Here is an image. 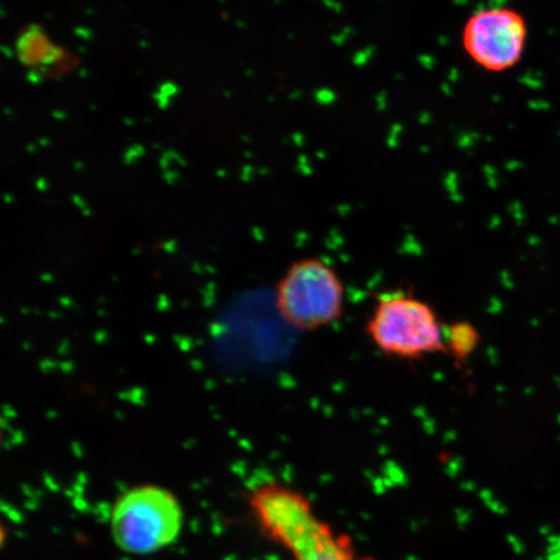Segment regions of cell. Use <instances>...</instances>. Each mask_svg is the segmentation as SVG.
Wrapping results in <instances>:
<instances>
[{
  "label": "cell",
  "instance_id": "3",
  "mask_svg": "<svg viewBox=\"0 0 560 560\" xmlns=\"http://www.w3.org/2000/svg\"><path fill=\"white\" fill-rule=\"evenodd\" d=\"M185 511L172 490L156 485L131 487L118 497L110 514L117 548L150 556L170 548L184 530Z\"/></svg>",
  "mask_w": 560,
  "mask_h": 560
},
{
  "label": "cell",
  "instance_id": "6",
  "mask_svg": "<svg viewBox=\"0 0 560 560\" xmlns=\"http://www.w3.org/2000/svg\"><path fill=\"white\" fill-rule=\"evenodd\" d=\"M446 354L465 361L471 357L480 342V335L470 322H455L446 326Z\"/></svg>",
  "mask_w": 560,
  "mask_h": 560
},
{
  "label": "cell",
  "instance_id": "2",
  "mask_svg": "<svg viewBox=\"0 0 560 560\" xmlns=\"http://www.w3.org/2000/svg\"><path fill=\"white\" fill-rule=\"evenodd\" d=\"M346 284L334 266L317 256L293 261L280 277L275 303L279 317L298 331L324 330L346 311Z\"/></svg>",
  "mask_w": 560,
  "mask_h": 560
},
{
  "label": "cell",
  "instance_id": "1",
  "mask_svg": "<svg viewBox=\"0 0 560 560\" xmlns=\"http://www.w3.org/2000/svg\"><path fill=\"white\" fill-rule=\"evenodd\" d=\"M365 332L384 355L419 361L446 354V326L433 306L408 290H394L376 298Z\"/></svg>",
  "mask_w": 560,
  "mask_h": 560
},
{
  "label": "cell",
  "instance_id": "4",
  "mask_svg": "<svg viewBox=\"0 0 560 560\" xmlns=\"http://www.w3.org/2000/svg\"><path fill=\"white\" fill-rule=\"evenodd\" d=\"M527 39V21L509 7H487L474 12L460 34L468 58L490 73L508 72L520 65Z\"/></svg>",
  "mask_w": 560,
  "mask_h": 560
},
{
  "label": "cell",
  "instance_id": "5",
  "mask_svg": "<svg viewBox=\"0 0 560 560\" xmlns=\"http://www.w3.org/2000/svg\"><path fill=\"white\" fill-rule=\"evenodd\" d=\"M290 555L293 560H373L361 556L350 538L322 520Z\"/></svg>",
  "mask_w": 560,
  "mask_h": 560
}]
</instances>
